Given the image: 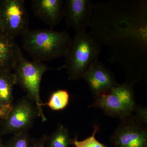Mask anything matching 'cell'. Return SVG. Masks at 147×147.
I'll use <instances>...</instances> for the list:
<instances>
[{"instance_id": "1", "label": "cell", "mask_w": 147, "mask_h": 147, "mask_svg": "<svg viewBox=\"0 0 147 147\" xmlns=\"http://www.w3.org/2000/svg\"><path fill=\"white\" fill-rule=\"evenodd\" d=\"M88 28L95 42L110 48V61L123 66L128 82L146 79V0L92 2Z\"/></svg>"}, {"instance_id": "2", "label": "cell", "mask_w": 147, "mask_h": 147, "mask_svg": "<svg viewBox=\"0 0 147 147\" xmlns=\"http://www.w3.org/2000/svg\"><path fill=\"white\" fill-rule=\"evenodd\" d=\"M22 46L33 60L40 62L64 57L71 42L66 30L30 29L22 36Z\"/></svg>"}, {"instance_id": "3", "label": "cell", "mask_w": 147, "mask_h": 147, "mask_svg": "<svg viewBox=\"0 0 147 147\" xmlns=\"http://www.w3.org/2000/svg\"><path fill=\"white\" fill-rule=\"evenodd\" d=\"M101 47L86 32L75 34L65 56L63 66L69 80L82 79L90 66L98 59Z\"/></svg>"}, {"instance_id": "4", "label": "cell", "mask_w": 147, "mask_h": 147, "mask_svg": "<svg viewBox=\"0 0 147 147\" xmlns=\"http://www.w3.org/2000/svg\"><path fill=\"white\" fill-rule=\"evenodd\" d=\"M55 69L38 61H30L21 54L13 70L16 84L21 87L35 104L38 117L42 121L47 119L43 112V103L40 96V86L42 76L47 70Z\"/></svg>"}, {"instance_id": "5", "label": "cell", "mask_w": 147, "mask_h": 147, "mask_svg": "<svg viewBox=\"0 0 147 147\" xmlns=\"http://www.w3.org/2000/svg\"><path fill=\"white\" fill-rule=\"evenodd\" d=\"M133 85L128 82L94 96L89 108L101 109L107 115L121 119L133 113L136 106Z\"/></svg>"}, {"instance_id": "6", "label": "cell", "mask_w": 147, "mask_h": 147, "mask_svg": "<svg viewBox=\"0 0 147 147\" xmlns=\"http://www.w3.org/2000/svg\"><path fill=\"white\" fill-rule=\"evenodd\" d=\"M38 117L36 106L28 95L13 104L5 119L0 120V136L19 134L28 131Z\"/></svg>"}, {"instance_id": "7", "label": "cell", "mask_w": 147, "mask_h": 147, "mask_svg": "<svg viewBox=\"0 0 147 147\" xmlns=\"http://www.w3.org/2000/svg\"><path fill=\"white\" fill-rule=\"evenodd\" d=\"M0 20L5 34L14 39L29 29L28 11L24 0H0Z\"/></svg>"}, {"instance_id": "8", "label": "cell", "mask_w": 147, "mask_h": 147, "mask_svg": "<svg viewBox=\"0 0 147 147\" xmlns=\"http://www.w3.org/2000/svg\"><path fill=\"white\" fill-rule=\"evenodd\" d=\"M110 141L115 147H147V124L132 113L121 119Z\"/></svg>"}, {"instance_id": "9", "label": "cell", "mask_w": 147, "mask_h": 147, "mask_svg": "<svg viewBox=\"0 0 147 147\" xmlns=\"http://www.w3.org/2000/svg\"><path fill=\"white\" fill-rule=\"evenodd\" d=\"M92 10L90 0H66L64 4L63 17L75 34L86 32Z\"/></svg>"}, {"instance_id": "10", "label": "cell", "mask_w": 147, "mask_h": 147, "mask_svg": "<svg viewBox=\"0 0 147 147\" xmlns=\"http://www.w3.org/2000/svg\"><path fill=\"white\" fill-rule=\"evenodd\" d=\"M94 96L118 86L114 74L99 61L94 62L82 76Z\"/></svg>"}, {"instance_id": "11", "label": "cell", "mask_w": 147, "mask_h": 147, "mask_svg": "<svg viewBox=\"0 0 147 147\" xmlns=\"http://www.w3.org/2000/svg\"><path fill=\"white\" fill-rule=\"evenodd\" d=\"M63 0H32L31 6L36 18L51 29L59 25L63 17Z\"/></svg>"}, {"instance_id": "12", "label": "cell", "mask_w": 147, "mask_h": 147, "mask_svg": "<svg viewBox=\"0 0 147 147\" xmlns=\"http://www.w3.org/2000/svg\"><path fill=\"white\" fill-rule=\"evenodd\" d=\"M16 84L11 71L0 69V120L5 118L13 107V90Z\"/></svg>"}, {"instance_id": "13", "label": "cell", "mask_w": 147, "mask_h": 147, "mask_svg": "<svg viewBox=\"0 0 147 147\" xmlns=\"http://www.w3.org/2000/svg\"><path fill=\"white\" fill-rule=\"evenodd\" d=\"M22 54L14 39L8 36L0 38V69L11 71Z\"/></svg>"}, {"instance_id": "14", "label": "cell", "mask_w": 147, "mask_h": 147, "mask_svg": "<svg viewBox=\"0 0 147 147\" xmlns=\"http://www.w3.org/2000/svg\"><path fill=\"white\" fill-rule=\"evenodd\" d=\"M71 139L68 129L60 125L47 139V147H69Z\"/></svg>"}, {"instance_id": "15", "label": "cell", "mask_w": 147, "mask_h": 147, "mask_svg": "<svg viewBox=\"0 0 147 147\" xmlns=\"http://www.w3.org/2000/svg\"><path fill=\"white\" fill-rule=\"evenodd\" d=\"M69 100V94L67 90H58L53 92L49 101L47 103H43V105H47L54 111H59L63 110L67 106Z\"/></svg>"}, {"instance_id": "16", "label": "cell", "mask_w": 147, "mask_h": 147, "mask_svg": "<svg viewBox=\"0 0 147 147\" xmlns=\"http://www.w3.org/2000/svg\"><path fill=\"white\" fill-rule=\"evenodd\" d=\"M98 130L99 126L95 124L91 136L81 141H79L78 137H76L74 139H71V144L75 147H107L96 139L95 136Z\"/></svg>"}, {"instance_id": "17", "label": "cell", "mask_w": 147, "mask_h": 147, "mask_svg": "<svg viewBox=\"0 0 147 147\" xmlns=\"http://www.w3.org/2000/svg\"><path fill=\"white\" fill-rule=\"evenodd\" d=\"M31 139L28 131L14 134L6 144V147H30Z\"/></svg>"}, {"instance_id": "18", "label": "cell", "mask_w": 147, "mask_h": 147, "mask_svg": "<svg viewBox=\"0 0 147 147\" xmlns=\"http://www.w3.org/2000/svg\"><path fill=\"white\" fill-rule=\"evenodd\" d=\"M147 108L145 106L136 104L134 110L133 114L144 123L147 124Z\"/></svg>"}, {"instance_id": "19", "label": "cell", "mask_w": 147, "mask_h": 147, "mask_svg": "<svg viewBox=\"0 0 147 147\" xmlns=\"http://www.w3.org/2000/svg\"><path fill=\"white\" fill-rule=\"evenodd\" d=\"M47 136H43L39 139H31L30 147H47Z\"/></svg>"}, {"instance_id": "20", "label": "cell", "mask_w": 147, "mask_h": 147, "mask_svg": "<svg viewBox=\"0 0 147 147\" xmlns=\"http://www.w3.org/2000/svg\"><path fill=\"white\" fill-rule=\"evenodd\" d=\"M7 36L5 34L3 30L2 26L1 24V20H0V38L4 37Z\"/></svg>"}, {"instance_id": "21", "label": "cell", "mask_w": 147, "mask_h": 147, "mask_svg": "<svg viewBox=\"0 0 147 147\" xmlns=\"http://www.w3.org/2000/svg\"><path fill=\"white\" fill-rule=\"evenodd\" d=\"M0 147H6L5 144H4L1 136H0Z\"/></svg>"}]
</instances>
